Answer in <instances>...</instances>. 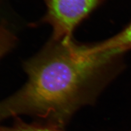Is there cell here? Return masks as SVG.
I'll use <instances>...</instances> for the list:
<instances>
[{"label":"cell","instance_id":"obj_1","mask_svg":"<svg viewBox=\"0 0 131 131\" xmlns=\"http://www.w3.org/2000/svg\"><path fill=\"white\" fill-rule=\"evenodd\" d=\"M124 67L122 55L96 44L50 39L25 62L26 84L0 102V121L30 115L62 128L77 110L95 104Z\"/></svg>","mask_w":131,"mask_h":131},{"label":"cell","instance_id":"obj_2","mask_svg":"<svg viewBox=\"0 0 131 131\" xmlns=\"http://www.w3.org/2000/svg\"><path fill=\"white\" fill-rule=\"evenodd\" d=\"M104 1L43 0L46 12L40 23L51 27L53 40L72 39L77 27Z\"/></svg>","mask_w":131,"mask_h":131},{"label":"cell","instance_id":"obj_3","mask_svg":"<svg viewBox=\"0 0 131 131\" xmlns=\"http://www.w3.org/2000/svg\"><path fill=\"white\" fill-rule=\"evenodd\" d=\"M96 44L101 50L109 51L119 55L131 50V23L117 35Z\"/></svg>","mask_w":131,"mask_h":131},{"label":"cell","instance_id":"obj_4","mask_svg":"<svg viewBox=\"0 0 131 131\" xmlns=\"http://www.w3.org/2000/svg\"><path fill=\"white\" fill-rule=\"evenodd\" d=\"M18 38L5 20L0 21V59L15 46Z\"/></svg>","mask_w":131,"mask_h":131},{"label":"cell","instance_id":"obj_5","mask_svg":"<svg viewBox=\"0 0 131 131\" xmlns=\"http://www.w3.org/2000/svg\"><path fill=\"white\" fill-rule=\"evenodd\" d=\"M0 131H64L61 128L47 124H28L19 122L12 127H0ZM130 131V130H128Z\"/></svg>","mask_w":131,"mask_h":131}]
</instances>
